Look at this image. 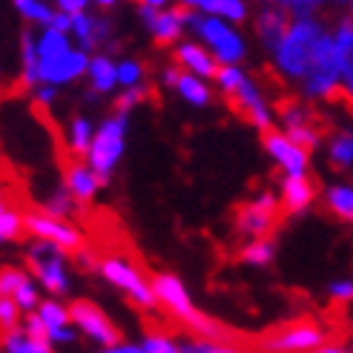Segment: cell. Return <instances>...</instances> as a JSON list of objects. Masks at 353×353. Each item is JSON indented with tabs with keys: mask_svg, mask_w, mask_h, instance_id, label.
Here are the masks:
<instances>
[{
	"mask_svg": "<svg viewBox=\"0 0 353 353\" xmlns=\"http://www.w3.org/2000/svg\"><path fill=\"white\" fill-rule=\"evenodd\" d=\"M327 26L319 21V17H307V21H290L285 38L276 46L273 61H276V72L285 78L299 83L305 78L307 66L313 61V52L319 46V41L325 38Z\"/></svg>",
	"mask_w": 353,
	"mask_h": 353,
	"instance_id": "cell-1",
	"label": "cell"
},
{
	"mask_svg": "<svg viewBox=\"0 0 353 353\" xmlns=\"http://www.w3.org/2000/svg\"><path fill=\"white\" fill-rule=\"evenodd\" d=\"M34 52H38V81H43L46 86L72 83L81 75H86V66H90L86 52L72 49L66 34L52 29H46L34 41Z\"/></svg>",
	"mask_w": 353,
	"mask_h": 353,
	"instance_id": "cell-2",
	"label": "cell"
},
{
	"mask_svg": "<svg viewBox=\"0 0 353 353\" xmlns=\"http://www.w3.org/2000/svg\"><path fill=\"white\" fill-rule=\"evenodd\" d=\"M327 336H330L327 325L305 316V319H290L273 327L253 345H259L261 353H313L316 347L327 345Z\"/></svg>",
	"mask_w": 353,
	"mask_h": 353,
	"instance_id": "cell-3",
	"label": "cell"
},
{
	"mask_svg": "<svg viewBox=\"0 0 353 353\" xmlns=\"http://www.w3.org/2000/svg\"><path fill=\"white\" fill-rule=\"evenodd\" d=\"M184 26H190L199 38L210 46L213 52V61H221L224 66H239V61L247 55V46H244V38L230 26L219 21V17H204L201 12L190 9L187 6V17H184Z\"/></svg>",
	"mask_w": 353,
	"mask_h": 353,
	"instance_id": "cell-4",
	"label": "cell"
},
{
	"mask_svg": "<svg viewBox=\"0 0 353 353\" xmlns=\"http://www.w3.org/2000/svg\"><path fill=\"white\" fill-rule=\"evenodd\" d=\"M123 135H127V115H112L101 123V130L92 135L90 150H86V167L95 172L101 184L110 181L115 164L123 155Z\"/></svg>",
	"mask_w": 353,
	"mask_h": 353,
	"instance_id": "cell-5",
	"label": "cell"
},
{
	"mask_svg": "<svg viewBox=\"0 0 353 353\" xmlns=\"http://www.w3.org/2000/svg\"><path fill=\"white\" fill-rule=\"evenodd\" d=\"M98 270L103 273V279H107L110 285H115L118 290L127 293L141 310H155V299H152V290H150L147 276L141 273L138 264H132L127 256L118 250V247H115V250L101 253Z\"/></svg>",
	"mask_w": 353,
	"mask_h": 353,
	"instance_id": "cell-6",
	"label": "cell"
},
{
	"mask_svg": "<svg viewBox=\"0 0 353 353\" xmlns=\"http://www.w3.org/2000/svg\"><path fill=\"white\" fill-rule=\"evenodd\" d=\"M233 219H236V230L247 236V241L270 239L281 221V204L273 192H261V196L250 201H241L233 210Z\"/></svg>",
	"mask_w": 353,
	"mask_h": 353,
	"instance_id": "cell-7",
	"label": "cell"
},
{
	"mask_svg": "<svg viewBox=\"0 0 353 353\" xmlns=\"http://www.w3.org/2000/svg\"><path fill=\"white\" fill-rule=\"evenodd\" d=\"M26 273L38 279L52 296H63L69 290L66 253H61L55 244L32 239V244L26 247Z\"/></svg>",
	"mask_w": 353,
	"mask_h": 353,
	"instance_id": "cell-8",
	"label": "cell"
},
{
	"mask_svg": "<svg viewBox=\"0 0 353 353\" xmlns=\"http://www.w3.org/2000/svg\"><path fill=\"white\" fill-rule=\"evenodd\" d=\"M66 316L69 325H75L86 339H92L103 350L121 345V330L115 327V322L90 299H75L72 305H66Z\"/></svg>",
	"mask_w": 353,
	"mask_h": 353,
	"instance_id": "cell-9",
	"label": "cell"
},
{
	"mask_svg": "<svg viewBox=\"0 0 353 353\" xmlns=\"http://www.w3.org/2000/svg\"><path fill=\"white\" fill-rule=\"evenodd\" d=\"M23 233H29L34 241L55 244L61 253H78L86 244L78 227L58 221V219H49L41 210H23Z\"/></svg>",
	"mask_w": 353,
	"mask_h": 353,
	"instance_id": "cell-10",
	"label": "cell"
},
{
	"mask_svg": "<svg viewBox=\"0 0 353 353\" xmlns=\"http://www.w3.org/2000/svg\"><path fill=\"white\" fill-rule=\"evenodd\" d=\"M227 103H230V110H236L241 118L250 121L259 132L273 130V127H270V123H273V115H270L268 101H264L261 90H259V86H256L250 78H247V75L236 83V90H233V92H227Z\"/></svg>",
	"mask_w": 353,
	"mask_h": 353,
	"instance_id": "cell-11",
	"label": "cell"
},
{
	"mask_svg": "<svg viewBox=\"0 0 353 353\" xmlns=\"http://www.w3.org/2000/svg\"><path fill=\"white\" fill-rule=\"evenodd\" d=\"M261 141H264V150L270 152L273 161L285 170L288 175H307V164H310V158L307 152H302L299 147H293L290 141L285 138V132H279V130H268V132H261Z\"/></svg>",
	"mask_w": 353,
	"mask_h": 353,
	"instance_id": "cell-12",
	"label": "cell"
},
{
	"mask_svg": "<svg viewBox=\"0 0 353 353\" xmlns=\"http://www.w3.org/2000/svg\"><path fill=\"white\" fill-rule=\"evenodd\" d=\"M288 26H290V14H288L285 3L261 6L256 14V34L268 52H276V46L281 43V38H285Z\"/></svg>",
	"mask_w": 353,
	"mask_h": 353,
	"instance_id": "cell-13",
	"label": "cell"
},
{
	"mask_svg": "<svg viewBox=\"0 0 353 353\" xmlns=\"http://www.w3.org/2000/svg\"><path fill=\"white\" fill-rule=\"evenodd\" d=\"M69 196H72L78 204H90L95 199V192L101 190V181L95 179V172L81 164V161H69V158H63V184H61Z\"/></svg>",
	"mask_w": 353,
	"mask_h": 353,
	"instance_id": "cell-14",
	"label": "cell"
},
{
	"mask_svg": "<svg viewBox=\"0 0 353 353\" xmlns=\"http://www.w3.org/2000/svg\"><path fill=\"white\" fill-rule=\"evenodd\" d=\"M316 196H319V184H316L310 175H288L285 181H281V213H302L307 210Z\"/></svg>",
	"mask_w": 353,
	"mask_h": 353,
	"instance_id": "cell-15",
	"label": "cell"
},
{
	"mask_svg": "<svg viewBox=\"0 0 353 353\" xmlns=\"http://www.w3.org/2000/svg\"><path fill=\"white\" fill-rule=\"evenodd\" d=\"M172 61L179 66H184V72L192 75V78H199V81L201 78H216V72H219V63L210 58V52L204 46H199V43H192V41L179 43Z\"/></svg>",
	"mask_w": 353,
	"mask_h": 353,
	"instance_id": "cell-16",
	"label": "cell"
},
{
	"mask_svg": "<svg viewBox=\"0 0 353 353\" xmlns=\"http://www.w3.org/2000/svg\"><path fill=\"white\" fill-rule=\"evenodd\" d=\"M34 313H38V319L43 322V327L49 333V345L52 342H61V345L75 342V330H69L72 325H69L66 305L55 302V299H46V302L38 305V310H34Z\"/></svg>",
	"mask_w": 353,
	"mask_h": 353,
	"instance_id": "cell-17",
	"label": "cell"
},
{
	"mask_svg": "<svg viewBox=\"0 0 353 353\" xmlns=\"http://www.w3.org/2000/svg\"><path fill=\"white\" fill-rule=\"evenodd\" d=\"M184 17H187V6H175V9H161L152 23H150V32L158 46H167V43H175L181 38L184 32Z\"/></svg>",
	"mask_w": 353,
	"mask_h": 353,
	"instance_id": "cell-18",
	"label": "cell"
},
{
	"mask_svg": "<svg viewBox=\"0 0 353 353\" xmlns=\"http://www.w3.org/2000/svg\"><path fill=\"white\" fill-rule=\"evenodd\" d=\"M276 112L285 123V130H296V127H316L322 123V118L316 115V110L302 98H281L276 103Z\"/></svg>",
	"mask_w": 353,
	"mask_h": 353,
	"instance_id": "cell-19",
	"label": "cell"
},
{
	"mask_svg": "<svg viewBox=\"0 0 353 353\" xmlns=\"http://www.w3.org/2000/svg\"><path fill=\"white\" fill-rule=\"evenodd\" d=\"M187 6L201 12L204 17H219V21H233V23L247 21V3H241V0H192Z\"/></svg>",
	"mask_w": 353,
	"mask_h": 353,
	"instance_id": "cell-20",
	"label": "cell"
},
{
	"mask_svg": "<svg viewBox=\"0 0 353 353\" xmlns=\"http://www.w3.org/2000/svg\"><path fill=\"white\" fill-rule=\"evenodd\" d=\"M41 213H46L49 219H58V221H63V219H78V216H83L86 213V207L83 204H78L69 192L63 190V187H58L52 196L43 201V207H41Z\"/></svg>",
	"mask_w": 353,
	"mask_h": 353,
	"instance_id": "cell-21",
	"label": "cell"
},
{
	"mask_svg": "<svg viewBox=\"0 0 353 353\" xmlns=\"http://www.w3.org/2000/svg\"><path fill=\"white\" fill-rule=\"evenodd\" d=\"M86 72H90V81H92V92H98V95H107V92H112L118 86V81H115V63L107 55L90 58Z\"/></svg>",
	"mask_w": 353,
	"mask_h": 353,
	"instance_id": "cell-22",
	"label": "cell"
},
{
	"mask_svg": "<svg viewBox=\"0 0 353 353\" xmlns=\"http://www.w3.org/2000/svg\"><path fill=\"white\" fill-rule=\"evenodd\" d=\"M0 347H3V353H52V345L29 339L21 325L6 330L3 336H0Z\"/></svg>",
	"mask_w": 353,
	"mask_h": 353,
	"instance_id": "cell-23",
	"label": "cell"
},
{
	"mask_svg": "<svg viewBox=\"0 0 353 353\" xmlns=\"http://www.w3.org/2000/svg\"><path fill=\"white\" fill-rule=\"evenodd\" d=\"M34 34L32 29H26L21 34V55H23V72H21V86L23 90H32L38 83V52H34Z\"/></svg>",
	"mask_w": 353,
	"mask_h": 353,
	"instance_id": "cell-24",
	"label": "cell"
},
{
	"mask_svg": "<svg viewBox=\"0 0 353 353\" xmlns=\"http://www.w3.org/2000/svg\"><path fill=\"white\" fill-rule=\"evenodd\" d=\"M90 141H92V123L86 121L83 115H75L72 121H69V144H66V150L75 155V161L86 155Z\"/></svg>",
	"mask_w": 353,
	"mask_h": 353,
	"instance_id": "cell-25",
	"label": "cell"
},
{
	"mask_svg": "<svg viewBox=\"0 0 353 353\" xmlns=\"http://www.w3.org/2000/svg\"><path fill=\"white\" fill-rule=\"evenodd\" d=\"M69 32L78 38V43H81V52H86L90 55L92 49H98L95 46V12H78V14H72V26H69Z\"/></svg>",
	"mask_w": 353,
	"mask_h": 353,
	"instance_id": "cell-26",
	"label": "cell"
},
{
	"mask_svg": "<svg viewBox=\"0 0 353 353\" xmlns=\"http://www.w3.org/2000/svg\"><path fill=\"white\" fill-rule=\"evenodd\" d=\"M175 90H179L181 98L190 101L192 107H207L210 98H213V95H210V86H207L204 81L192 78V75H187V72L179 75V81H175Z\"/></svg>",
	"mask_w": 353,
	"mask_h": 353,
	"instance_id": "cell-27",
	"label": "cell"
},
{
	"mask_svg": "<svg viewBox=\"0 0 353 353\" xmlns=\"http://www.w3.org/2000/svg\"><path fill=\"white\" fill-rule=\"evenodd\" d=\"M327 158H330V167L339 170V172L350 167V161H353V138H350V132H336L330 138Z\"/></svg>",
	"mask_w": 353,
	"mask_h": 353,
	"instance_id": "cell-28",
	"label": "cell"
},
{
	"mask_svg": "<svg viewBox=\"0 0 353 353\" xmlns=\"http://www.w3.org/2000/svg\"><path fill=\"white\" fill-rule=\"evenodd\" d=\"M276 256V241L273 239H256V241H247L241 247V261L247 264H256V268H264L270 264Z\"/></svg>",
	"mask_w": 353,
	"mask_h": 353,
	"instance_id": "cell-29",
	"label": "cell"
},
{
	"mask_svg": "<svg viewBox=\"0 0 353 353\" xmlns=\"http://www.w3.org/2000/svg\"><path fill=\"white\" fill-rule=\"evenodd\" d=\"M327 207L333 210V216H339L342 221H350L353 219V190L347 184L327 187Z\"/></svg>",
	"mask_w": 353,
	"mask_h": 353,
	"instance_id": "cell-30",
	"label": "cell"
},
{
	"mask_svg": "<svg viewBox=\"0 0 353 353\" xmlns=\"http://www.w3.org/2000/svg\"><path fill=\"white\" fill-rule=\"evenodd\" d=\"M322 123H316V127H296V130H285V138L290 141L293 147H299L302 152H313L316 147L322 144Z\"/></svg>",
	"mask_w": 353,
	"mask_h": 353,
	"instance_id": "cell-31",
	"label": "cell"
},
{
	"mask_svg": "<svg viewBox=\"0 0 353 353\" xmlns=\"http://www.w3.org/2000/svg\"><path fill=\"white\" fill-rule=\"evenodd\" d=\"M26 281H32V276L23 268L3 264V268H0V299H12L17 293V288H23Z\"/></svg>",
	"mask_w": 353,
	"mask_h": 353,
	"instance_id": "cell-32",
	"label": "cell"
},
{
	"mask_svg": "<svg viewBox=\"0 0 353 353\" xmlns=\"http://www.w3.org/2000/svg\"><path fill=\"white\" fill-rule=\"evenodd\" d=\"M23 239V210L21 207H9L0 216V244L3 241H17Z\"/></svg>",
	"mask_w": 353,
	"mask_h": 353,
	"instance_id": "cell-33",
	"label": "cell"
},
{
	"mask_svg": "<svg viewBox=\"0 0 353 353\" xmlns=\"http://www.w3.org/2000/svg\"><path fill=\"white\" fill-rule=\"evenodd\" d=\"M150 95H152V86H147V83L130 86L127 92H121V95H118V101H115V115H127L132 107H138V103H144Z\"/></svg>",
	"mask_w": 353,
	"mask_h": 353,
	"instance_id": "cell-34",
	"label": "cell"
},
{
	"mask_svg": "<svg viewBox=\"0 0 353 353\" xmlns=\"http://www.w3.org/2000/svg\"><path fill=\"white\" fill-rule=\"evenodd\" d=\"M14 9L21 12L26 21H32V23H43V26H49L52 12H55V9H49L46 3H38V0H17Z\"/></svg>",
	"mask_w": 353,
	"mask_h": 353,
	"instance_id": "cell-35",
	"label": "cell"
},
{
	"mask_svg": "<svg viewBox=\"0 0 353 353\" xmlns=\"http://www.w3.org/2000/svg\"><path fill=\"white\" fill-rule=\"evenodd\" d=\"M115 81L123 83L127 90H130V86L144 83V63H138V61H121V63H115Z\"/></svg>",
	"mask_w": 353,
	"mask_h": 353,
	"instance_id": "cell-36",
	"label": "cell"
},
{
	"mask_svg": "<svg viewBox=\"0 0 353 353\" xmlns=\"http://www.w3.org/2000/svg\"><path fill=\"white\" fill-rule=\"evenodd\" d=\"M144 353H179V342H175L170 333H158V330H150L144 336V345H141Z\"/></svg>",
	"mask_w": 353,
	"mask_h": 353,
	"instance_id": "cell-37",
	"label": "cell"
},
{
	"mask_svg": "<svg viewBox=\"0 0 353 353\" xmlns=\"http://www.w3.org/2000/svg\"><path fill=\"white\" fill-rule=\"evenodd\" d=\"M179 353H250V350L241 345H213V342L190 339V342L179 345Z\"/></svg>",
	"mask_w": 353,
	"mask_h": 353,
	"instance_id": "cell-38",
	"label": "cell"
},
{
	"mask_svg": "<svg viewBox=\"0 0 353 353\" xmlns=\"http://www.w3.org/2000/svg\"><path fill=\"white\" fill-rule=\"evenodd\" d=\"M12 302H14V307L21 310V313H34V310H38V305H41L38 288H34L32 281H26L23 288H17V293L12 296Z\"/></svg>",
	"mask_w": 353,
	"mask_h": 353,
	"instance_id": "cell-39",
	"label": "cell"
},
{
	"mask_svg": "<svg viewBox=\"0 0 353 353\" xmlns=\"http://www.w3.org/2000/svg\"><path fill=\"white\" fill-rule=\"evenodd\" d=\"M330 299H333V305H347L350 302V296H353V285H350V279H339V281H333L330 285Z\"/></svg>",
	"mask_w": 353,
	"mask_h": 353,
	"instance_id": "cell-40",
	"label": "cell"
},
{
	"mask_svg": "<svg viewBox=\"0 0 353 353\" xmlns=\"http://www.w3.org/2000/svg\"><path fill=\"white\" fill-rule=\"evenodd\" d=\"M86 6H90L86 0H61V3H58V12H63V14L72 17V14H78V12H86Z\"/></svg>",
	"mask_w": 353,
	"mask_h": 353,
	"instance_id": "cell-41",
	"label": "cell"
},
{
	"mask_svg": "<svg viewBox=\"0 0 353 353\" xmlns=\"http://www.w3.org/2000/svg\"><path fill=\"white\" fill-rule=\"evenodd\" d=\"M313 353H350L345 345H339V342H327V345H322V347H316Z\"/></svg>",
	"mask_w": 353,
	"mask_h": 353,
	"instance_id": "cell-42",
	"label": "cell"
},
{
	"mask_svg": "<svg viewBox=\"0 0 353 353\" xmlns=\"http://www.w3.org/2000/svg\"><path fill=\"white\" fill-rule=\"evenodd\" d=\"M101 353H144V350H141L138 345H115V347H107Z\"/></svg>",
	"mask_w": 353,
	"mask_h": 353,
	"instance_id": "cell-43",
	"label": "cell"
},
{
	"mask_svg": "<svg viewBox=\"0 0 353 353\" xmlns=\"http://www.w3.org/2000/svg\"><path fill=\"white\" fill-rule=\"evenodd\" d=\"M179 69H175V66H170V69H164V75H161V81L167 83V86H175V81H179Z\"/></svg>",
	"mask_w": 353,
	"mask_h": 353,
	"instance_id": "cell-44",
	"label": "cell"
},
{
	"mask_svg": "<svg viewBox=\"0 0 353 353\" xmlns=\"http://www.w3.org/2000/svg\"><path fill=\"white\" fill-rule=\"evenodd\" d=\"M3 210H9V204H6V196H3V184H0V216H3Z\"/></svg>",
	"mask_w": 353,
	"mask_h": 353,
	"instance_id": "cell-45",
	"label": "cell"
}]
</instances>
